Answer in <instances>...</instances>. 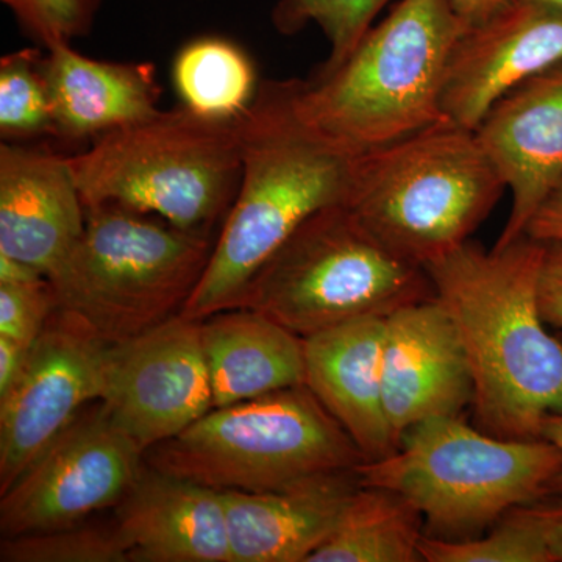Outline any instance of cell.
Listing matches in <instances>:
<instances>
[{"instance_id": "cell-29", "label": "cell", "mask_w": 562, "mask_h": 562, "mask_svg": "<svg viewBox=\"0 0 562 562\" xmlns=\"http://www.w3.org/2000/svg\"><path fill=\"white\" fill-rule=\"evenodd\" d=\"M57 310L47 279L35 283H0V336L33 346Z\"/></svg>"}, {"instance_id": "cell-16", "label": "cell", "mask_w": 562, "mask_h": 562, "mask_svg": "<svg viewBox=\"0 0 562 562\" xmlns=\"http://www.w3.org/2000/svg\"><path fill=\"white\" fill-rule=\"evenodd\" d=\"M87 206L69 155L27 143L0 144V254L49 279L83 235Z\"/></svg>"}, {"instance_id": "cell-25", "label": "cell", "mask_w": 562, "mask_h": 562, "mask_svg": "<svg viewBox=\"0 0 562 562\" xmlns=\"http://www.w3.org/2000/svg\"><path fill=\"white\" fill-rule=\"evenodd\" d=\"M43 50L27 47L0 60V136L7 143L55 136Z\"/></svg>"}, {"instance_id": "cell-31", "label": "cell", "mask_w": 562, "mask_h": 562, "mask_svg": "<svg viewBox=\"0 0 562 562\" xmlns=\"http://www.w3.org/2000/svg\"><path fill=\"white\" fill-rule=\"evenodd\" d=\"M525 235L541 243L562 241V181L532 216Z\"/></svg>"}, {"instance_id": "cell-37", "label": "cell", "mask_w": 562, "mask_h": 562, "mask_svg": "<svg viewBox=\"0 0 562 562\" xmlns=\"http://www.w3.org/2000/svg\"><path fill=\"white\" fill-rule=\"evenodd\" d=\"M532 2L546 3V5H552L554 9L562 10V0H532Z\"/></svg>"}, {"instance_id": "cell-34", "label": "cell", "mask_w": 562, "mask_h": 562, "mask_svg": "<svg viewBox=\"0 0 562 562\" xmlns=\"http://www.w3.org/2000/svg\"><path fill=\"white\" fill-rule=\"evenodd\" d=\"M44 279L47 277L27 262L0 254V283H35Z\"/></svg>"}, {"instance_id": "cell-30", "label": "cell", "mask_w": 562, "mask_h": 562, "mask_svg": "<svg viewBox=\"0 0 562 562\" xmlns=\"http://www.w3.org/2000/svg\"><path fill=\"white\" fill-rule=\"evenodd\" d=\"M538 292L543 321L562 331V241L543 243Z\"/></svg>"}, {"instance_id": "cell-2", "label": "cell", "mask_w": 562, "mask_h": 562, "mask_svg": "<svg viewBox=\"0 0 562 562\" xmlns=\"http://www.w3.org/2000/svg\"><path fill=\"white\" fill-rule=\"evenodd\" d=\"M238 132L241 180L209 266L181 310L187 319L236 308L251 277L295 228L349 195L357 157L302 116L295 79L262 81Z\"/></svg>"}, {"instance_id": "cell-6", "label": "cell", "mask_w": 562, "mask_h": 562, "mask_svg": "<svg viewBox=\"0 0 562 562\" xmlns=\"http://www.w3.org/2000/svg\"><path fill=\"white\" fill-rule=\"evenodd\" d=\"M85 206H121L210 235L241 180L238 121L179 106L158 111L69 155Z\"/></svg>"}, {"instance_id": "cell-14", "label": "cell", "mask_w": 562, "mask_h": 562, "mask_svg": "<svg viewBox=\"0 0 562 562\" xmlns=\"http://www.w3.org/2000/svg\"><path fill=\"white\" fill-rule=\"evenodd\" d=\"M382 368L384 409L398 446L422 422L461 416L472 406L471 366L436 297L384 317Z\"/></svg>"}, {"instance_id": "cell-15", "label": "cell", "mask_w": 562, "mask_h": 562, "mask_svg": "<svg viewBox=\"0 0 562 562\" xmlns=\"http://www.w3.org/2000/svg\"><path fill=\"white\" fill-rule=\"evenodd\" d=\"M475 132L512 192V211L494 246L505 247L525 235L562 181V60L509 91Z\"/></svg>"}, {"instance_id": "cell-10", "label": "cell", "mask_w": 562, "mask_h": 562, "mask_svg": "<svg viewBox=\"0 0 562 562\" xmlns=\"http://www.w3.org/2000/svg\"><path fill=\"white\" fill-rule=\"evenodd\" d=\"M143 462L144 453L94 402L0 495L3 538L72 527L116 506Z\"/></svg>"}, {"instance_id": "cell-23", "label": "cell", "mask_w": 562, "mask_h": 562, "mask_svg": "<svg viewBox=\"0 0 562 562\" xmlns=\"http://www.w3.org/2000/svg\"><path fill=\"white\" fill-rule=\"evenodd\" d=\"M172 83L181 106L222 122L238 121L260 88L249 55L221 36L184 44L173 58Z\"/></svg>"}, {"instance_id": "cell-3", "label": "cell", "mask_w": 562, "mask_h": 562, "mask_svg": "<svg viewBox=\"0 0 562 562\" xmlns=\"http://www.w3.org/2000/svg\"><path fill=\"white\" fill-rule=\"evenodd\" d=\"M462 31L450 0H401L341 65L295 79L302 116L353 157L446 121L443 80Z\"/></svg>"}, {"instance_id": "cell-22", "label": "cell", "mask_w": 562, "mask_h": 562, "mask_svg": "<svg viewBox=\"0 0 562 562\" xmlns=\"http://www.w3.org/2000/svg\"><path fill=\"white\" fill-rule=\"evenodd\" d=\"M425 520L401 492L360 484L308 562H417Z\"/></svg>"}, {"instance_id": "cell-33", "label": "cell", "mask_w": 562, "mask_h": 562, "mask_svg": "<svg viewBox=\"0 0 562 562\" xmlns=\"http://www.w3.org/2000/svg\"><path fill=\"white\" fill-rule=\"evenodd\" d=\"M464 27L480 24L492 14L497 13L512 0H450Z\"/></svg>"}, {"instance_id": "cell-35", "label": "cell", "mask_w": 562, "mask_h": 562, "mask_svg": "<svg viewBox=\"0 0 562 562\" xmlns=\"http://www.w3.org/2000/svg\"><path fill=\"white\" fill-rule=\"evenodd\" d=\"M542 438L552 442L553 446L560 450L562 457V414H557V416H552L547 419L542 428ZM557 492L562 494V471L560 479H558Z\"/></svg>"}, {"instance_id": "cell-26", "label": "cell", "mask_w": 562, "mask_h": 562, "mask_svg": "<svg viewBox=\"0 0 562 562\" xmlns=\"http://www.w3.org/2000/svg\"><path fill=\"white\" fill-rule=\"evenodd\" d=\"M391 0H279L272 22L281 33L301 32L306 25L321 29L330 52L319 69L341 65L357 49L376 16Z\"/></svg>"}, {"instance_id": "cell-12", "label": "cell", "mask_w": 562, "mask_h": 562, "mask_svg": "<svg viewBox=\"0 0 562 562\" xmlns=\"http://www.w3.org/2000/svg\"><path fill=\"white\" fill-rule=\"evenodd\" d=\"M106 346L72 314H52L20 380L0 398V495L81 409L101 401Z\"/></svg>"}, {"instance_id": "cell-19", "label": "cell", "mask_w": 562, "mask_h": 562, "mask_svg": "<svg viewBox=\"0 0 562 562\" xmlns=\"http://www.w3.org/2000/svg\"><path fill=\"white\" fill-rule=\"evenodd\" d=\"M384 317H364L303 338L305 384L366 460L398 449L383 398Z\"/></svg>"}, {"instance_id": "cell-5", "label": "cell", "mask_w": 562, "mask_h": 562, "mask_svg": "<svg viewBox=\"0 0 562 562\" xmlns=\"http://www.w3.org/2000/svg\"><path fill=\"white\" fill-rule=\"evenodd\" d=\"M560 450L547 439H505L461 416L422 422L382 460L357 468L366 486L401 492L419 509L425 535L479 538L509 509L560 494Z\"/></svg>"}, {"instance_id": "cell-11", "label": "cell", "mask_w": 562, "mask_h": 562, "mask_svg": "<svg viewBox=\"0 0 562 562\" xmlns=\"http://www.w3.org/2000/svg\"><path fill=\"white\" fill-rule=\"evenodd\" d=\"M140 452L173 438L213 409L201 321L176 316L109 344L101 401Z\"/></svg>"}, {"instance_id": "cell-21", "label": "cell", "mask_w": 562, "mask_h": 562, "mask_svg": "<svg viewBox=\"0 0 562 562\" xmlns=\"http://www.w3.org/2000/svg\"><path fill=\"white\" fill-rule=\"evenodd\" d=\"M201 335L213 408L305 384L303 338L257 310L211 314Z\"/></svg>"}, {"instance_id": "cell-36", "label": "cell", "mask_w": 562, "mask_h": 562, "mask_svg": "<svg viewBox=\"0 0 562 562\" xmlns=\"http://www.w3.org/2000/svg\"><path fill=\"white\" fill-rule=\"evenodd\" d=\"M552 549L554 561L562 562V520L554 530Z\"/></svg>"}, {"instance_id": "cell-20", "label": "cell", "mask_w": 562, "mask_h": 562, "mask_svg": "<svg viewBox=\"0 0 562 562\" xmlns=\"http://www.w3.org/2000/svg\"><path fill=\"white\" fill-rule=\"evenodd\" d=\"M44 74L57 138L92 143L161 111L151 63L95 60L63 43L46 49Z\"/></svg>"}, {"instance_id": "cell-9", "label": "cell", "mask_w": 562, "mask_h": 562, "mask_svg": "<svg viewBox=\"0 0 562 562\" xmlns=\"http://www.w3.org/2000/svg\"><path fill=\"white\" fill-rule=\"evenodd\" d=\"M366 461L306 384L213 408L144 453L155 471L243 492L281 490Z\"/></svg>"}, {"instance_id": "cell-18", "label": "cell", "mask_w": 562, "mask_h": 562, "mask_svg": "<svg viewBox=\"0 0 562 562\" xmlns=\"http://www.w3.org/2000/svg\"><path fill=\"white\" fill-rule=\"evenodd\" d=\"M358 486L353 469L276 491H221L232 562H308L335 530Z\"/></svg>"}, {"instance_id": "cell-27", "label": "cell", "mask_w": 562, "mask_h": 562, "mask_svg": "<svg viewBox=\"0 0 562 562\" xmlns=\"http://www.w3.org/2000/svg\"><path fill=\"white\" fill-rule=\"evenodd\" d=\"M2 562H128L114 527L77 524L58 530L2 538Z\"/></svg>"}, {"instance_id": "cell-28", "label": "cell", "mask_w": 562, "mask_h": 562, "mask_svg": "<svg viewBox=\"0 0 562 562\" xmlns=\"http://www.w3.org/2000/svg\"><path fill=\"white\" fill-rule=\"evenodd\" d=\"M22 31L49 49L87 36L94 27L102 0H0Z\"/></svg>"}, {"instance_id": "cell-24", "label": "cell", "mask_w": 562, "mask_h": 562, "mask_svg": "<svg viewBox=\"0 0 562 562\" xmlns=\"http://www.w3.org/2000/svg\"><path fill=\"white\" fill-rule=\"evenodd\" d=\"M562 520V494L509 509L479 538L443 541L424 536L422 561L427 562H557L553 535Z\"/></svg>"}, {"instance_id": "cell-17", "label": "cell", "mask_w": 562, "mask_h": 562, "mask_svg": "<svg viewBox=\"0 0 562 562\" xmlns=\"http://www.w3.org/2000/svg\"><path fill=\"white\" fill-rule=\"evenodd\" d=\"M116 506L113 527L128 562H232L221 491L144 462Z\"/></svg>"}, {"instance_id": "cell-13", "label": "cell", "mask_w": 562, "mask_h": 562, "mask_svg": "<svg viewBox=\"0 0 562 562\" xmlns=\"http://www.w3.org/2000/svg\"><path fill=\"white\" fill-rule=\"evenodd\" d=\"M562 60V10L512 0L454 43L442 88L443 116L475 132L492 106Z\"/></svg>"}, {"instance_id": "cell-8", "label": "cell", "mask_w": 562, "mask_h": 562, "mask_svg": "<svg viewBox=\"0 0 562 562\" xmlns=\"http://www.w3.org/2000/svg\"><path fill=\"white\" fill-rule=\"evenodd\" d=\"M432 297L425 268L387 249L346 205H335L295 228L251 277L236 308L257 310L308 338Z\"/></svg>"}, {"instance_id": "cell-7", "label": "cell", "mask_w": 562, "mask_h": 562, "mask_svg": "<svg viewBox=\"0 0 562 562\" xmlns=\"http://www.w3.org/2000/svg\"><path fill=\"white\" fill-rule=\"evenodd\" d=\"M213 249L210 235L121 206H94L79 243L47 280L58 310L103 342H121L179 316Z\"/></svg>"}, {"instance_id": "cell-1", "label": "cell", "mask_w": 562, "mask_h": 562, "mask_svg": "<svg viewBox=\"0 0 562 562\" xmlns=\"http://www.w3.org/2000/svg\"><path fill=\"white\" fill-rule=\"evenodd\" d=\"M542 257L543 243L524 235L492 250L469 241L425 266L471 366L475 425L498 438H542L562 414V341L539 306Z\"/></svg>"}, {"instance_id": "cell-32", "label": "cell", "mask_w": 562, "mask_h": 562, "mask_svg": "<svg viewBox=\"0 0 562 562\" xmlns=\"http://www.w3.org/2000/svg\"><path fill=\"white\" fill-rule=\"evenodd\" d=\"M31 349V346L0 336V398L20 380Z\"/></svg>"}, {"instance_id": "cell-4", "label": "cell", "mask_w": 562, "mask_h": 562, "mask_svg": "<svg viewBox=\"0 0 562 562\" xmlns=\"http://www.w3.org/2000/svg\"><path fill=\"white\" fill-rule=\"evenodd\" d=\"M506 190L476 132L446 120L357 157L344 205L425 268L471 241Z\"/></svg>"}]
</instances>
